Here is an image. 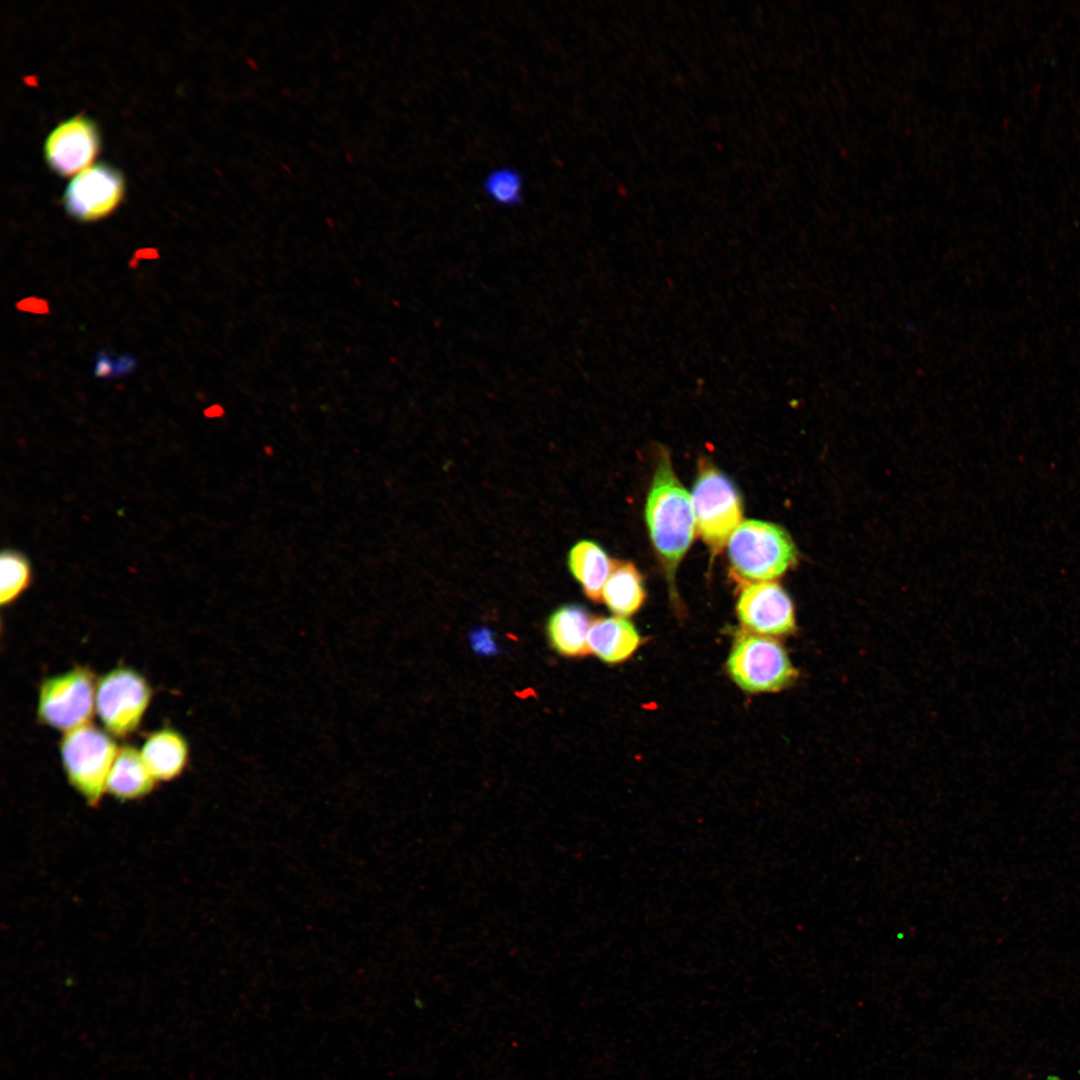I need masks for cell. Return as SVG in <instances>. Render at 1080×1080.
Returning a JSON list of instances; mask_svg holds the SVG:
<instances>
[{
    "instance_id": "9c48e42d",
    "label": "cell",
    "mask_w": 1080,
    "mask_h": 1080,
    "mask_svg": "<svg viewBox=\"0 0 1080 1080\" xmlns=\"http://www.w3.org/2000/svg\"><path fill=\"white\" fill-rule=\"evenodd\" d=\"M736 608L741 623L753 633L781 636L792 633L796 628L793 603L787 592L775 582L746 585L738 597Z\"/></svg>"
},
{
    "instance_id": "7c38bea8",
    "label": "cell",
    "mask_w": 1080,
    "mask_h": 1080,
    "mask_svg": "<svg viewBox=\"0 0 1080 1080\" xmlns=\"http://www.w3.org/2000/svg\"><path fill=\"white\" fill-rule=\"evenodd\" d=\"M591 623L587 610L578 604L558 607L547 622V634L552 647L566 657L589 654L588 633Z\"/></svg>"
},
{
    "instance_id": "30bf717a",
    "label": "cell",
    "mask_w": 1080,
    "mask_h": 1080,
    "mask_svg": "<svg viewBox=\"0 0 1080 1080\" xmlns=\"http://www.w3.org/2000/svg\"><path fill=\"white\" fill-rule=\"evenodd\" d=\"M99 147L96 124L77 115L51 131L44 144V156L55 173L68 177L85 170L96 157Z\"/></svg>"
},
{
    "instance_id": "4fadbf2b",
    "label": "cell",
    "mask_w": 1080,
    "mask_h": 1080,
    "mask_svg": "<svg viewBox=\"0 0 1080 1080\" xmlns=\"http://www.w3.org/2000/svg\"><path fill=\"white\" fill-rule=\"evenodd\" d=\"M614 565L604 549L590 540L577 542L569 551L568 566L581 584L585 595L592 601L602 599L604 585Z\"/></svg>"
},
{
    "instance_id": "5bb4252c",
    "label": "cell",
    "mask_w": 1080,
    "mask_h": 1080,
    "mask_svg": "<svg viewBox=\"0 0 1080 1080\" xmlns=\"http://www.w3.org/2000/svg\"><path fill=\"white\" fill-rule=\"evenodd\" d=\"M155 778L142 755L133 747H123L113 762L106 788L122 800L139 798L149 793Z\"/></svg>"
},
{
    "instance_id": "52a82bcc",
    "label": "cell",
    "mask_w": 1080,
    "mask_h": 1080,
    "mask_svg": "<svg viewBox=\"0 0 1080 1080\" xmlns=\"http://www.w3.org/2000/svg\"><path fill=\"white\" fill-rule=\"evenodd\" d=\"M92 674L82 668L49 678L40 689L38 715L49 726L71 731L86 725L93 713Z\"/></svg>"
},
{
    "instance_id": "3957f363",
    "label": "cell",
    "mask_w": 1080,
    "mask_h": 1080,
    "mask_svg": "<svg viewBox=\"0 0 1080 1080\" xmlns=\"http://www.w3.org/2000/svg\"><path fill=\"white\" fill-rule=\"evenodd\" d=\"M691 500L699 535L712 554L721 552L741 523L742 500L735 484L704 461L700 463Z\"/></svg>"
},
{
    "instance_id": "8fae6325",
    "label": "cell",
    "mask_w": 1080,
    "mask_h": 1080,
    "mask_svg": "<svg viewBox=\"0 0 1080 1080\" xmlns=\"http://www.w3.org/2000/svg\"><path fill=\"white\" fill-rule=\"evenodd\" d=\"M640 636L623 617H601L592 621L588 633L589 652L610 664L628 659L638 648Z\"/></svg>"
},
{
    "instance_id": "7a4b0ae2",
    "label": "cell",
    "mask_w": 1080,
    "mask_h": 1080,
    "mask_svg": "<svg viewBox=\"0 0 1080 1080\" xmlns=\"http://www.w3.org/2000/svg\"><path fill=\"white\" fill-rule=\"evenodd\" d=\"M727 544L731 571L741 582L772 581L797 561V549L790 535L770 522H741Z\"/></svg>"
},
{
    "instance_id": "d6986e66",
    "label": "cell",
    "mask_w": 1080,
    "mask_h": 1080,
    "mask_svg": "<svg viewBox=\"0 0 1080 1080\" xmlns=\"http://www.w3.org/2000/svg\"><path fill=\"white\" fill-rule=\"evenodd\" d=\"M472 643L476 650L480 653H490L494 650V642L492 641L489 632L479 631L472 637Z\"/></svg>"
},
{
    "instance_id": "9a60e30c",
    "label": "cell",
    "mask_w": 1080,
    "mask_h": 1080,
    "mask_svg": "<svg viewBox=\"0 0 1080 1080\" xmlns=\"http://www.w3.org/2000/svg\"><path fill=\"white\" fill-rule=\"evenodd\" d=\"M646 597L642 577L631 562L615 561L607 579L602 599L618 617L634 614Z\"/></svg>"
},
{
    "instance_id": "ac0fdd59",
    "label": "cell",
    "mask_w": 1080,
    "mask_h": 1080,
    "mask_svg": "<svg viewBox=\"0 0 1080 1080\" xmlns=\"http://www.w3.org/2000/svg\"><path fill=\"white\" fill-rule=\"evenodd\" d=\"M486 195L496 204L513 206L519 203L523 193V179L511 167H500L488 173L483 182Z\"/></svg>"
},
{
    "instance_id": "6da1fadb",
    "label": "cell",
    "mask_w": 1080,
    "mask_h": 1080,
    "mask_svg": "<svg viewBox=\"0 0 1080 1080\" xmlns=\"http://www.w3.org/2000/svg\"><path fill=\"white\" fill-rule=\"evenodd\" d=\"M645 518L667 579L674 586L678 564L693 541L696 521L691 495L679 482L665 449L658 457Z\"/></svg>"
},
{
    "instance_id": "8992f818",
    "label": "cell",
    "mask_w": 1080,
    "mask_h": 1080,
    "mask_svg": "<svg viewBox=\"0 0 1080 1080\" xmlns=\"http://www.w3.org/2000/svg\"><path fill=\"white\" fill-rule=\"evenodd\" d=\"M150 696V688L141 675L118 668L106 674L97 685V712L110 733L123 737L138 727Z\"/></svg>"
},
{
    "instance_id": "2e32d148",
    "label": "cell",
    "mask_w": 1080,
    "mask_h": 1080,
    "mask_svg": "<svg viewBox=\"0 0 1080 1080\" xmlns=\"http://www.w3.org/2000/svg\"><path fill=\"white\" fill-rule=\"evenodd\" d=\"M187 745L177 732L164 729L152 734L142 749V758L155 779L170 780L180 774L187 761Z\"/></svg>"
},
{
    "instance_id": "ba28073f",
    "label": "cell",
    "mask_w": 1080,
    "mask_h": 1080,
    "mask_svg": "<svg viewBox=\"0 0 1080 1080\" xmlns=\"http://www.w3.org/2000/svg\"><path fill=\"white\" fill-rule=\"evenodd\" d=\"M122 174L99 163L77 174L68 184L63 204L69 216L79 222H94L110 215L124 196Z\"/></svg>"
},
{
    "instance_id": "e0dca14e",
    "label": "cell",
    "mask_w": 1080,
    "mask_h": 1080,
    "mask_svg": "<svg viewBox=\"0 0 1080 1080\" xmlns=\"http://www.w3.org/2000/svg\"><path fill=\"white\" fill-rule=\"evenodd\" d=\"M0 560V601L5 605L13 602L27 589L31 583L32 571L28 559L18 551L5 550Z\"/></svg>"
},
{
    "instance_id": "277c9868",
    "label": "cell",
    "mask_w": 1080,
    "mask_h": 1080,
    "mask_svg": "<svg viewBox=\"0 0 1080 1080\" xmlns=\"http://www.w3.org/2000/svg\"><path fill=\"white\" fill-rule=\"evenodd\" d=\"M727 670L741 689L751 693L777 692L789 686L797 675L778 641L747 631L737 635Z\"/></svg>"
},
{
    "instance_id": "5b68a950",
    "label": "cell",
    "mask_w": 1080,
    "mask_h": 1080,
    "mask_svg": "<svg viewBox=\"0 0 1080 1080\" xmlns=\"http://www.w3.org/2000/svg\"><path fill=\"white\" fill-rule=\"evenodd\" d=\"M60 749L70 783L90 805H96L117 756L115 743L103 731L86 724L67 732Z\"/></svg>"
}]
</instances>
